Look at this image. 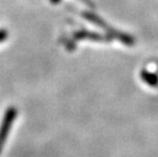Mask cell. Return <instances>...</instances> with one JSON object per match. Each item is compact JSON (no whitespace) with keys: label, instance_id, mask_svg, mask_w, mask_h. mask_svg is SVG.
I'll return each mask as SVG.
<instances>
[{"label":"cell","instance_id":"cell-1","mask_svg":"<svg viewBox=\"0 0 158 157\" xmlns=\"http://www.w3.org/2000/svg\"><path fill=\"white\" fill-rule=\"evenodd\" d=\"M16 115H18V110L15 107H9L4 113L1 125H0V153L4 147L9 133H10L11 126L15 121Z\"/></svg>","mask_w":158,"mask_h":157},{"label":"cell","instance_id":"cell-4","mask_svg":"<svg viewBox=\"0 0 158 157\" xmlns=\"http://www.w3.org/2000/svg\"><path fill=\"white\" fill-rule=\"evenodd\" d=\"M59 0H52V2H58Z\"/></svg>","mask_w":158,"mask_h":157},{"label":"cell","instance_id":"cell-2","mask_svg":"<svg viewBox=\"0 0 158 157\" xmlns=\"http://www.w3.org/2000/svg\"><path fill=\"white\" fill-rule=\"evenodd\" d=\"M141 79H142L147 85H149L151 87L158 86V76L154 72L143 69V71L141 72Z\"/></svg>","mask_w":158,"mask_h":157},{"label":"cell","instance_id":"cell-3","mask_svg":"<svg viewBox=\"0 0 158 157\" xmlns=\"http://www.w3.org/2000/svg\"><path fill=\"white\" fill-rule=\"evenodd\" d=\"M6 37H7V33H5L4 31H0V42L3 41Z\"/></svg>","mask_w":158,"mask_h":157}]
</instances>
